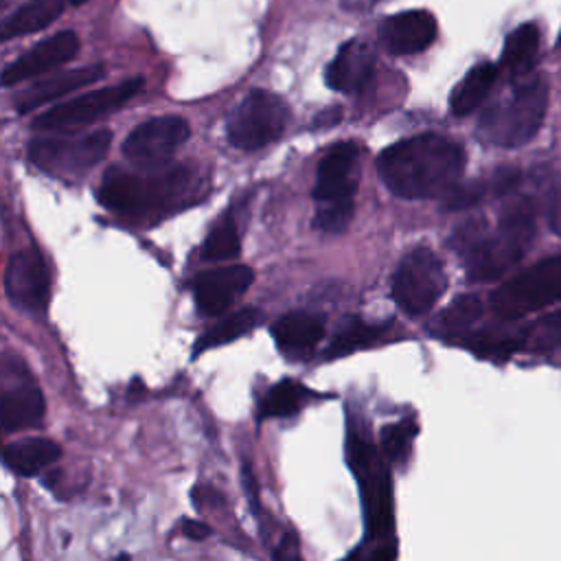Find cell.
Masks as SVG:
<instances>
[{
	"label": "cell",
	"mask_w": 561,
	"mask_h": 561,
	"mask_svg": "<svg viewBox=\"0 0 561 561\" xmlns=\"http://www.w3.org/2000/svg\"><path fill=\"white\" fill-rule=\"evenodd\" d=\"M524 348L535 353L561 351V311L548 313L533 327L524 329Z\"/></svg>",
	"instance_id": "4dcf8cb0"
},
{
	"label": "cell",
	"mask_w": 561,
	"mask_h": 561,
	"mask_svg": "<svg viewBox=\"0 0 561 561\" xmlns=\"http://www.w3.org/2000/svg\"><path fill=\"white\" fill-rule=\"evenodd\" d=\"M436 31L438 26L434 15L421 9L388 15L377 26L379 44L390 55H414L425 50L434 44Z\"/></svg>",
	"instance_id": "2e32d148"
},
{
	"label": "cell",
	"mask_w": 561,
	"mask_h": 561,
	"mask_svg": "<svg viewBox=\"0 0 561 561\" xmlns=\"http://www.w3.org/2000/svg\"><path fill=\"white\" fill-rule=\"evenodd\" d=\"M112 131L96 129L83 136H53L28 142V160L53 175H79L92 169L110 149Z\"/></svg>",
	"instance_id": "9c48e42d"
},
{
	"label": "cell",
	"mask_w": 561,
	"mask_h": 561,
	"mask_svg": "<svg viewBox=\"0 0 561 561\" xmlns=\"http://www.w3.org/2000/svg\"><path fill=\"white\" fill-rule=\"evenodd\" d=\"M486 193H493L491 180H473L465 184H456L447 195H445V208L447 210H462L473 204H478Z\"/></svg>",
	"instance_id": "d6a6232c"
},
{
	"label": "cell",
	"mask_w": 561,
	"mask_h": 561,
	"mask_svg": "<svg viewBox=\"0 0 561 561\" xmlns=\"http://www.w3.org/2000/svg\"><path fill=\"white\" fill-rule=\"evenodd\" d=\"M377 0H344V7L346 9H353V11H362V9H368L373 7Z\"/></svg>",
	"instance_id": "f35d334b"
},
{
	"label": "cell",
	"mask_w": 561,
	"mask_h": 561,
	"mask_svg": "<svg viewBox=\"0 0 561 561\" xmlns=\"http://www.w3.org/2000/svg\"><path fill=\"white\" fill-rule=\"evenodd\" d=\"M191 129L180 116H158L136 125L123 142V156L138 169H162L186 142Z\"/></svg>",
	"instance_id": "30bf717a"
},
{
	"label": "cell",
	"mask_w": 561,
	"mask_h": 561,
	"mask_svg": "<svg viewBox=\"0 0 561 561\" xmlns=\"http://www.w3.org/2000/svg\"><path fill=\"white\" fill-rule=\"evenodd\" d=\"M543 215L548 228L561 237V173L548 184L543 195Z\"/></svg>",
	"instance_id": "836d02e7"
},
{
	"label": "cell",
	"mask_w": 561,
	"mask_h": 561,
	"mask_svg": "<svg viewBox=\"0 0 561 561\" xmlns=\"http://www.w3.org/2000/svg\"><path fill=\"white\" fill-rule=\"evenodd\" d=\"M241 250L239 230L232 219V215H224L208 232L204 245H202V259L204 261H226L237 256Z\"/></svg>",
	"instance_id": "83f0119b"
},
{
	"label": "cell",
	"mask_w": 561,
	"mask_h": 561,
	"mask_svg": "<svg viewBox=\"0 0 561 561\" xmlns=\"http://www.w3.org/2000/svg\"><path fill=\"white\" fill-rule=\"evenodd\" d=\"M46 412V403L37 383L26 375L15 379L13 386L4 383L2 401H0V423L7 434L31 430L42 423Z\"/></svg>",
	"instance_id": "e0dca14e"
},
{
	"label": "cell",
	"mask_w": 561,
	"mask_h": 561,
	"mask_svg": "<svg viewBox=\"0 0 561 561\" xmlns=\"http://www.w3.org/2000/svg\"><path fill=\"white\" fill-rule=\"evenodd\" d=\"M482 316V302L478 300V296L465 294L458 296L436 320L438 331L443 335H458L462 333L469 324H473L478 318Z\"/></svg>",
	"instance_id": "f546056e"
},
{
	"label": "cell",
	"mask_w": 561,
	"mask_h": 561,
	"mask_svg": "<svg viewBox=\"0 0 561 561\" xmlns=\"http://www.w3.org/2000/svg\"><path fill=\"white\" fill-rule=\"evenodd\" d=\"M274 559L276 561H300V554H298V541L287 535L285 541L278 546V550L274 552Z\"/></svg>",
	"instance_id": "8d00e7d4"
},
{
	"label": "cell",
	"mask_w": 561,
	"mask_h": 561,
	"mask_svg": "<svg viewBox=\"0 0 561 561\" xmlns=\"http://www.w3.org/2000/svg\"><path fill=\"white\" fill-rule=\"evenodd\" d=\"M79 50V37L72 31H59L35 46H31L24 55H20L15 61H11L2 70V85L11 88L22 81H28L37 75H44L53 68L64 66L70 61Z\"/></svg>",
	"instance_id": "5bb4252c"
},
{
	"label": "cell",
	"mask_w": 561,
	"mask_h": 561,
	"mask_svg": "<svg viewBox=\"0 0 561 561\" xmlns=\"http://www.w3.org/2000/svg\"><path fill=\"white\" fill-rule=\"evenodd\" d=\"M497 79V66L491 61H480L469 68V72L456 83L449 96V107L456 116H467L489 96Z\"/></svg>",
	"instance_id": "7402d4cb"
},
{
	"label": "cell",
	"mask_w": 561,
	"mask_h": 561,
	"mask_svg": "<svg viewBox=\"0 0 561 561\" xmlns=\"http://www.w3.org/2000/svg\"><path fill=\"white\" fill-rule=\"evenodd\" d=\"M7 298L22 311L42 313L48 302L50 276L42 254L33 248L11 254L4 270Z\"/></svg>",
	"instance_id": "7c38bea8"
},
{
	"label": "cell",
	"mask_w": 561,
	"mask_h": 561,
	"mask_svg": "<svg viewBox=\"0 0 561 561\" xmlns=\"http://www.w3.org/2000/svg\"><path fill=\"white\" fill-rule=\"evenodd\" d=\"M416 423L414 419H403L397 423H390L383 427L381 432V454L390 465H399L405 462L410 451H412V443L416 438Z\"/></svg>",
	"instance_id": "f1b7e54d"
},
{
	"label": "cell",
	"mask_w": 561,
	"mask_h": 561,
	"mask_svg": "<svg viewBox=\"0 0 561 561\" xmlns=\"http://www.w3.org/2000/svg\"><path fill=\"white\" fill-rule=\"evenodd\" d=\"M348 467L359 480L366 533L370 539L386 541L394 530V502H392V482L390 471L370 440L348 434L346 443Z\"/></svg>",
	"instance_id": "5b68a950"
},
{
	"label": "cell",
	"mask_w": 561,
	"mask_h": 561,
	"mask_svg": "<svg viewBox=\"0 0 561 561\" xmlns=\"http://www.w3.org/2000/svg\"><path fill=\"white\" fill-rule=\"evenodd\" d=\"M554 302H561V254L537 261L491 294V309L502 320H517Z\"/></svg>",
	"instance_id": "8992f818"
},
{
	"label": "cell",
	"mask_w": 561,
	"mask_h": 561,
	"mask_svg": "<svg viewBox=\"0 0 561 561\" xmlns=\"http://www.w3.org/2000/svg\"><path fill=\"white\" fill-rule=\"evenodd\" d=\"M357 158L359 149L351 140H344L324 153L313 186V199L318 204L353 202L357 188Z\"/></svg>",
	"instance_id": "4fadbf2b"
},
{
	"label": "cell",
	"mask_w": 561,
	"mask_h": 561,
	"mask_svg": "<svg viewBox=\"0 0 561 561\" xmlns=\"http://www.w3.org/2000/svg\"><path fill=\"white\" fill-rule=\"evenodd\" d=\"M383 333V327L381 324H370V322H364L362 318H346L337 333L333 335L329 348H327V357H342V355H348L362 346H368L373 344L379 335Z\"/></svg>",
	"instance_id": "4316f807"
},
{
	"label": "cell",
	"mask_w": 561,
	"mask_h": 561,
	"mask_svg": "<svg viewBox=\"0 0 561 561\" xmlns=\"http://www.w3.org/2000/svg\"><path fill=\"white\" fill-rule=\"evenodd\" d=\"M254 272L248 265H228L202 272L195 278V305L202 316H219L232 307L252 285Z\"/></svg>",
	"instance_id": "9a60e30c"
},
{
	"label": "cell",
	"mask_w": 561,
	"mask_h": 561,
	"mask_svg": "<svg viewBox=\"0 0 561 561\" xmlns=\"http://www.w3.org/2000/svg\"><path fill=\"white\" fill-rule=\"evenodd\" d=\"M353 219V202H335V204H318L313 226L322 232L335 234L344 232Z\"/></svg>",
	"instance_id": "1f68e13d"
},
{
	"label": "cell",
	"mask_w": 561,
	"mask_h": 561,
	"mask_svg": "<svg viewBox=\"0 0 561 561\" xmlns=\"http://www.w3.org/2000/svg\"><path fill=\"white\" fill-rule=\"evenodd\" d=\"M313 397H316V392L309 390L307 386H302L294 379H283L276 386H272L270 392L265 394L261 414L263 416H291L300 408H305Z\"/></svg>",
	"instance_id": "484cf974"
},
{
	"label": "cell",
	"mask_w": 561,
	"mask_h": 561,
	"mask_svg": "<svg viewBox=\"0 0 561 561\" xmlns=\"http://www.w3.org/2000/svg\"><path fill=\"white\" fill-rule=\"evenodd\" d=\"M465 149L440 136L419 134L386 147L377 158L381 182L403 199L445 197L465 171Z\"/></svg>",
	"instance_id": "6da1fadb"
},
{
	"label": "cell",
	"mask_w": 561,
	"mask_h": 561,
	"mask_svg": "<svg viewBox=\"0 0 561 561\" xmlns=\"http://www.w3.org/2000/svg\"><path fill=\"white\" fill-rule=\"evenodd\" d=\"M263 320V313L256 309V307H243V309H237L234 313H230L228 318H224L219 324H215L210 331H206L204 335L197 337L195 342V348H193V355H199L208 348H215V346H221V344H228L245 333H250L252 329H256Z\"/></svg>",
	"instance_id": "d4e9b609"
},
{
	"label": "cell",
	"mask_w": 561,
	"mask_h": 561,
	"mask_svg": "<svg viewBox=\"0 0 561 561\" xmlns=\"http://www.w3.org/2000/svg\"><path fill=\"white\" fill-rule=\"evenodd\" d=\"M375 68L373 48L364 39H348L327 66V85L337 92H357L366 85Z\"/></svg>",
	"instance_id": "ac0fdd59"
},
{
	"label": "cell",
	"mask_w": 561,
	"mask_h": 561,
	"mask_svg": "<svg viewBox=\"0 0 561 561\" xmlns=\"http://www.w3.org/2000/svg\"><path fill=\"white\" fill-rule=\"evenodd\" d=\"M142 83H145L142 77H134L110 88L92 90L88 94H81L77 99L48 107L35 118L33 125L37 129H59V127H75V125L90 123L125 105L138 90H142Z\"/></svg>",
	"instance_id": "8fae6325"
},
{
	"label": "cell",
	"mask_w": 561,
	"mask_h": 561,
	"mask_svg": "<svg viewBox=\"0 0 561 561\" xmlns=\"http://www.w3.org/2000/svg\"><path fill=\"white\" fill-rule=\"evenodd\" d=\"M116 561H131V559H129L127 554H118V557H116Z\"/></svg>",
	"instance_id": "ab89813d"
},
{
	"label": "cell",
	"mask_w": 561,
	"mask_h": 561,
	"mask_svg": "<svg viewBox=\"0 0 561 561\" xmlns=\"http://www.w3.org/2000/svg\"><path fill=\"white\" fill-rule=\"evenodd\" d=\"M289 123L285 101L267 90H252L230 114L226 136L243 151H256L274 142Z\"/></svg>",
	"instance_id": "ba28073f"
},
{
	"label": "cell",
	"mask_w": 561,
	"mask_h": 561,
	"mask_svg": "<svg viewBox=\"0 0 561 561\" xmlns=\"http://www.w3.org/2000/svg\"><path fill=\"white\" fill-rule=\"evenodd\" d=\"M188 180L191 173L182 167L149 175L112 169L101 182L99 199L114 213L138 215L173 204L184 195Z\"/></svg>",
	"instance_id": "277c9868"
},
{
	"label": "cell",
	"mask_w": 561,
	"mask_h": 561,
	"mask_svg": "<svg viewBox=\"0 0 561 561\" xmlns=\"http://www.w3.org/2000/svg\"><path fill=\"white\" fill-rule=\"evenodd\" d=\"M272 335L276 346L291 359H302L313 353L324 335V318L311 311H291L274 320Z\"/></svg>",
	"instance_id": "d6986e66"
},
{
	"label": "cell",
	"mask_w": 561,
	"mask_h": 561,
	"mask_svg": "<svg viewBox=\"0 0 561 561\" xmlns=\"http://www.w3.org/2000/svg\"><path fill=\"white\" fill-rule=\"evenodd\" d=\"M533 237L535 206L528 197H519L502 210L493 232L482 221H469L454 232L451 243L467 259L469 278L486 283L513 267L526 254Z\"/></svg>",
	"instance_id": "7a4b0ae2"
},
{
	"label": "cell",
	"mask_w": 561,
	"mask_h": 561,
	"mask_svg": "<svg viewBox=\"0 0 561 561\" xmlns=\"http://www.w3.org/2000/svg\"><path fill=\"white\" fill-rule=\"evenodd\" d=\"M541 46V33L535 22H524L517 28H513L504 42L502 48V68L513 75L522 77L526 75L539 57Z\"/></svg>",
	"instance_id": "603a6c76"
},
{
	"label": "cell",
	"mask_w": 561,
	"mask_h": 561,
	"mask_svg": "<svg viewBox=\"0 0 561 561\" xmlns=\"http://www.w3.org/2000/svg\"><path fill=\"white\" fill-rule=\"evenodd\" d=\"M342 118V110L340 107H329V110H322L316 118H313V127L316 129H329L333 125H337Z\"/></svg>",
	"instance_id": "74e56055"
},
{
	"label": "cell",
	"mask_w": 561,
	"mask_h": 561,
	"mask_svg": "<svg viewBox=\"0 0 561 561\" xmlns=\"http://www.w3.org/2000/svg\"><path fill=\"white\" fill-rule=\"evenodd\" d=\"M61 456V447L44 436H26L4 447L2 460L18 476H35L55 465Z\"/></svg>",
	"instance_id": "44dd1931"
},
{
	"label": "cell",
	"mask_w": 561,
	"mask_h": 561,
	"mask_svg": "<svg viewBox=\"0 0 561 561\" xmlns=\"http://www.w3.org/2000/svg\"><path fill=\"white\" fill-rule=\"evenodd\" d=\"M445 289L447 276L443 261L423 245L410 250L392 274V298L412 318L427 313Z\"/></svg>",
	"instance_id": "52a82bcc"
},
{
	"label": "cell",
	"mask_w": 561,
	"mask_h": 561,
	"mask_svg": "<svg viewBox=\"0 0 561 561\" xmlns=\"http://www.w3.org/2000/svg\"><path fill=\"white\" fill-rule=\"evenodd\" d=\"M344 561H397V543L386 539L373 548H357Z\"/></svg>",
	"instance_id": "e575fe53"
},
{
	"label": "cell",
	"mask_w": 561,
	"mask_h": 561,
	"mask_svg": "<svg viewBox=\"0 0 561 561\" xmlns=\"http://www.w3.org/2000/svg\"><path fill=\"white\" fill-rule=\"evenodd\" d=\"M103 75H105L103 64H92V66H83V68H75V70H68V72L55 75V77H50L42 83H35L31 90L22 92V96L15 101V110L20 114H26V112H31L39 105L50 103L53 99H57L61 94H68L77 88H83V85H90V83L99 81Z\"/></svg>",
	"instance_id": "ffe728a7"
},
{
	"label": "cell",
	"mask_w": 561,
	"mask_h": 561,
	"mask_svg": "<svg viewBox=\"0 0 561 561\" xmlns=\"http://www.w3.org/2000/svg\"><path fill=\"white\" fill-rule=\"evenodd\" d=\"M180 533H182L186 539L202 541V539H206V537L210 535V526L204 524V522H199V519L186 517V519L180 522Z\"/></svg>",
	"instance_id": "d590c367"
},
{
	"label": "cell",
	"mask_w": 561,
	"mask_h": 561,
	"mask_svg": "<svg viewBox=\"0 0 561 561\" xmlns=\"http://www.w3.org/2000/svg\"><path fill=\"white\" fill-rule=\"evenodd\" d=\"M66 2L68 0H28L4 20L2 37L13 39L18 35L37 33L50 26L64 13Z\"/></svg>",
	"instance_id": "cb8c5ba5"
},
{
	"label": "cell",
	"mask_w": 561,
	"mask_h": 561,
	"mask_svg": "<svg viewBox=\"0 0 561 561\" xmlns=\"http://www.w3.org/2000/svg\"><path fill=\"white\" fill-rule=\"evenodd\" d=\"M548 107V83L541 75L522 81L513 92L489 105L478 123V134L484 142L497 147L526 145L541 127Z\"/></svg>",
	"instance_id": "3957f363"
},
{
	"label": "cell",
	"mask_w": 561,
	"mask_h": 561,
	"mask_svg": "<svg viewBox=\"0 0 561 561\" xmlns=\"http://www.w3.org/2000/svg\"><path fill=\"white\" fill-rule=\"evenodd\" d=\"M68 2H70V4H81L83 0H68Z\"/></svg>",
	"instance_id": "60d3db41"
}]
</instances>
